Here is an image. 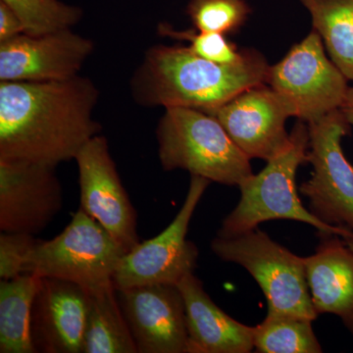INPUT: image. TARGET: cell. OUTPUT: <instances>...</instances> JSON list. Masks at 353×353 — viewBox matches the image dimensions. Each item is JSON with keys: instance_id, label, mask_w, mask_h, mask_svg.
Listing matches in <instances>:
<instances>
[{"instance_id": "603a6c76", "label": "cell", "mask_w": 353, "mask_h": 353, "mask_svg": "<svg viewBox=\"0 0 353 353\" xmlns=\"http://www.w3.org/2000/svg\"><path fill=\"white\" fill-rule=\"evenodd\" d=\"M252 12L245 0H190L187 13L196 31L234 34Z\"/></svg>"}, {"instance_id": "7c38bea8", "label": "cell", "mask_w": 353, "mask_h": 353, "mask_svg": "<svg viewBox=\"0 0 353 353\" xmlns=\"http://www.w3.org/2000/svg\"><path fill=\"white\" fill-rule=\"evenodd\" d=\"M90 39L63 30L41 34H21L0 43V82H48L80 75L94 51Z\"/></svg>"}, {"instance_id": "7a4b0ae2", "label": "cell", "mask_w": 353, "mask_h": 353, "mask_svg": "<svg viewBox=\"0 0 353 353\" xmlns=\"http://www.w3.org/2000/svg\"><path fill=\"white\" fill-rule=\"evenodd\" d=\"M269 68L256 50H245L236 63L221 64L199 57L189 46L160 44L146 51L132 79V94L141 105L208 111L266 83Z\"/></svg>"}, {"instance_id": "30bf717a", "label": "cell", "mask_w": 353, "mask_h": 353, "mask_svg": "<svg viewBox=\"0 0 353 353\" xmlns=\"http://www.w3.org/2000/svg\"><path fill=\"white\" fill-rule=\"evenodd\" d=\"M81 208L97 220L128 253L139 243L138 216L121 182L108 139L97 134L75 158Z\"/></svg>"}, {"instance_id": "52a82bcc", "label": "cell", "mask_w": 353, "mask_h": 353, "mask_svg": "<svg viewBox=\"0 0 353 353\" xmlns=\"http://www.w3.org/2000/svg\"><path fill=\"white\" fill-rule=\"evenodd\" d=\"M347 81L327 57L321 37L313 30L270 66L266 83L290 117L308 124L341 108L350 88Z\"/></svg>"}, {"instance_id": "d4e9b609", "label": "cell", "mask_w": 353, "mask_h": 353, "mask_svg": "<svg viewBox=\"0 0 353 353\" xmlns=\"http://www.w3.org/2000/svg\"><path fill=\"white\" fill-rule=\"evenodd\" d=\"M34 234H0V279L10 280L24 274L26 261L38 243Z\"/></svg>"}, {"instance_id": "ffe728a7", "label": "cell", "mask_w": 353, "mask_h": 353, "mask_svg": "<svg viewBox=\"0 0 353 353\" xmlns=\"http://www.w3.org/2000/svg\"><path fill=\"white\" fill-rule=\"evenodd\" d=\"M327 52L348 81H353V0H301Z\"/></svg>"}, {"instance_id": "4fadbf2b", "label": "cell", "mask_w": 353, "mask_h": 353, "mask_svg": "<svg viewBox=\"0 0 353 353\" xmlns=\"http://www.w3.org/2000/svg\"><path fill=\"white\" fill-rule=\"evenodd\" d=\"M204 112L219 121L250 159L269 161L289 145L285 121L290 114L267 83L248 88L226 103Z\"/></svg>"}, {"instance_id": "5bb4252c", "label": "cell", "mask_w": 353, "mask_h": 353, "mask_svg": "<svg viewBox=\"0 0 353 353\" xmlns=\"http://www.w3.org/2000/svg\"><path fill=\"white\" fill-rule=\"evenodd\" d=\"M139 353H188L185 301L175 285L117 290Z\"/></svg>"}, {"instance_id": "8fae6325", "label": "cell", "mask_w": 353, "mask_h": 353, "mask_svg": "<svg viewBox=\"0 0 353 353\" xmlns=\"http://www.w3.org/2000/svg\"><path fill=\"white\" fill-rule=\"evenodd\" d=\"M57 166L0 159V231L37 234L63 205Z\"/></svg>"}, {"instance_id": "d6986e66", "label": "cell", "mask_w": 353, "mask_h": 353, "mask_svg": "<svg viewBox=\"0 0 353 353\" xmlns=\"http://www.w3.org/2000/svg\"><path fill=\"white\" fill-rule=\"evenodd\" d=\"M83 353H139L114 285L88 292Z\"/></svg>"}, {"instance_id": "ba28073f", "label": "cell", "mask_w": 353, "mask_h": 353, "mask_svg": "<svg viewBox=\"0 0 353 353\" xmlns=\"http://www.w3.org/2000/svg\"><path fill=\"white\" fill-rule=\"evenodd\" d=\"M307 125L313 171L299 190L317 219L353 231V165L341 146L350 124L339 109Z\"/></svg>"}, {"instance_id": "ac0fdd59", "label": "cell", "mask_w": 353, "mask_h": 353, "mask_svg": "<svg viewBox=\"0 0 353 353\" xmlns=\"http://www.w3.org/2000/svg\"><path fill=\"white\" fill-rule=\"evenodd\" d=\"M41 278L22 274L0 281V352L34 353L32 311Z\"/></svg>"}, {"instance_id": "9c48e42d", "label": "cell", "mask_w": 353, "mask_h": 353, "mask_svg": "<svg viewBox=\"0 0 353 353\" xmlns=\"http://www.w3.org/2000/svg\"><path fill=\"white\" fill-rule=\"evenodd\" d=\"M210 181L192 176L182 208L169 226L154 238L139 241L121 259L113 284L116 290L138 285H178L196 267L199 250L187 240L190 223Z\"/></svg>"}, {"instance_id": "e0dca14e", "label": "cell", "mask_w": 353, "mask_h": 353, "mask_svg": "<svg viewBox=\"0 0 353 353\" xmlns=\"http://www.w3.org/2000/svg\"><path fill=\"white\" fill-rule=\"evenodd\" d=\"M314 254L304 257L306 280L318 314L341 318L353 334V250L336 234H320Z\"/></svg>"}, {"instance_id": "7402d4cb", "label": "cell", "mask_w": 353, "mask_h": 353, "mask_svg": "<svg viewBox=\"0 0 353 353\" xmlns=\"http://www.w3.org/2000/svg\"><path fill=\"white\" fill-rule=\"evenodd\" d=\"M18 16L24 34L31 36L72 29L83 17L80 7L60 0H0Z\"/></svg>"}, {"instance_id": "83f0119b", "label": "cell", "mask_w": 353, "mask_h": 353, "mask_svg": "<svg viewBox=\"0 0 353 353\" xmlns=\"http://www.w3.org/2000/svg\"><path fill=\"white\" fill-rule=\"evenodd\" d=\"M345 241H347V245L353 250V238H350L348 239V240Z\"/></svg>"}, {"instance_id": "6da1fadb", "label": "cell", "mask_w": 353, "mask_h": 353, "mask_svg": "<svg viewBox=\"0 0 353 353\" xmlns=\"http://www.w3.org/2000/svg\"><path fill=\"white\" fill-rule=\"evenodd\" d=\"M99 88L81 75L48 82H0V159L57 166L99 134Z\"/></svg>"}, {"instance_id": "8992f818", "label": "cell", "mask_w": 353, "mask_h": 353, "mask_svg": "<svg viewBox=\"0 0 353 353\" xmlns=\"http://www.w3.org/2000/svg\"><path fill=\"white\" fill-rule=\"evenodd\" d=\"M216 256L241 265L261 288L268 314L317 318L306 280L304 257L272 240L259 228L248 233L211 241Z\"/></svg>"}, {"instance_id": "9a60e30c", "label": "cell", "mask_w": 353, "mask_h": 353, "mask_svg": "<svg viewBox=\"0 0 353 353\" xmlns=\"http://www.w3.org/2000/svg\"><path fill=\"white\" fill-rule=\"evenodd\" d=\"M88 292L80 285L41 278L32 311V338L37 352L83 353Z\"/></svg>"}, {"instance_id": "cb8c5ba5", "label": "cell", "mask_w": 353, "mask_h": 353, "mask_svg": "<svg viewBox=\"0 0 353 353\" xmlns=\"http://www.w3.org/2000/svg\"><path fill=\"white\" fill-rule=\"evenodd\" d=\"M158 32L163 37L189 41V48L192 52L216 63H236L245 54V50H238L225 34L218 32H199L194 30L178 31L171 25L164 23L158 26Z\"/></svg>"}, {"instance_id": "44dd1931", "label": "cell", "mask_w": 353, "mask_h": 353, "mask_svg": "<svg viewBox=\"0 0 353 353\" xmlns=\"http://www.w3.org/2000/svg\"><path fill=\"white\" fill-rule=\"evenodd\" d=\"M254 348L262 353L323 352L311 320L270 314L255 326Z\"/></svg>"}, {"instance_id": "4316f807", "label": "cell", "mask_w": 353, "mask_h": 353, "mask_svg": "<svg viewBox=\"0 0 353 353\" xmlns=\"http://www.w3.org/2000/svg\"><path fill=\"white\" fill-rule=\"evenodd\" d=\"M340 110L345 116L350 126H353V87L348 88L347 94L341 104Z\"/></svg>"}, {"instance_id": "484cf974", "label": "cell", "mask_w": 353, "mask_h": 353, "mask_svg": "<svg viewBox=\"0 0 353 353\" xmlns=\"http://www.w3.org/2000/svg\"><path fill=\"white\" fill-rule=\"evenodd\" d=\"M24 34V27L10 7L0 1V43Z\"/></svg>"}, {"instance_id": "277c9868", "label": "cell", "mask_w": 353, "mask_h": 353, "mask_svg": "<svg viewBox=\"0 0 353 353\" xmlns=\"http://www.w3.org/2000/svg\"><path fill=\"white\" fill-rule=\"evenodd\" d=\"M158 157L165 171L185 170L225 185L253 175L241 152L219 121L199 109L165 108L157 130Z\"/></svg>"}, {"instance_id": "5b68a950", "label": "cell", "mask_w": 353, "mask_h": 353, "mask_svg": "<svg viewBox=\"0 0 353 353\" xmlns=\"http://www.w3.org/2000/svg\"><path fill=\"white\" fill-rule=\"evenodd\" d=\"M125 254L103 226L80 208L62 233L50 241L38 240L24 274L68 281L97 292L114 285V274Z\"/></svg>"}, {"instance_id": "2e32d148", "label": "cell", "mask_w": 353, "mask_h": 353, "mask_svg": "<svg viewBox=\"0 0 353 353\" xmlns=\"http://www.w3.org/2000/svg\"><path fill=\"white\" fill-rule=\"evenodd\" d=\"M176 287L185 301L188 353L252 352L255 327L236 321L216 305L194 273L185 276Z\"/></svg>"}, {"instance_id": "3957f363", "label": "cell", "mask_w": 353, "mask_h": 353, "mask_svg": "<svg viewBox=\"0 0 353 353\" xmlns=\"http://www.w3.org/2000/svg\"><path fill=\"white\" fill-rule=\"evenodd\" d=\"M290 136L285 150L267 161L257 175L241 183L240 201L223 221L218 236L233 238L267 221L285 219L310 225L319 234H336L343 240L353 238V231L325 224L301 203L296 190V172L301 165L308 162V125L299 121Z\"/></svg>"}]
</instances>
